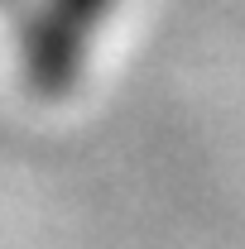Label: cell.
Wrapping results in <instances>:
<instances>
[{
    "label": "cell",
    "mask_w": 245,
    "mask_h": 249,
    "mask_svg": "<svg viewBox=\"0 0 245 249\" xmlns=\"http://www.w3.org/2000/svg\"><path fill=\"white\" fill-rule=\"evenodd\" d=\"M111 5L116 0H48V10L34 19L29 43H24V62L39 91L72 87V77L82 72L87 38L96 34Z\"/></svg>",
    "instance_id": "obj_1"
}]
</instances>
